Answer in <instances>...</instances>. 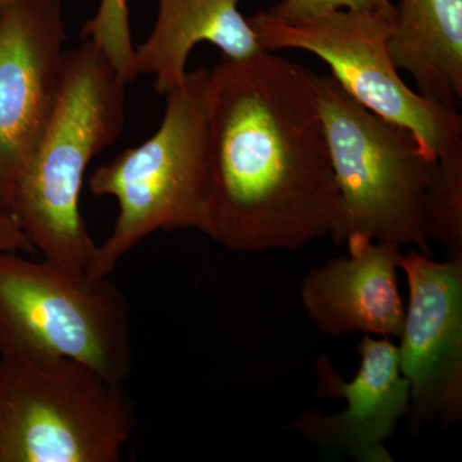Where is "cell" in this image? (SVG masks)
<instances>
[{
  "label": "cell",
  "instance_id": "obj_14",
  "mask_svg": "<svg viewBox=\"0 0 462 462\" xmlns=\"http://www.w3.org/2000/svg\"><path fill=\"white\" fill-rule=\"evenodd\" d=\"M425 225L430 240L462 260V143L436 161L427 194Z\"/></svg>",
  "mask_w": 462,
  "mask_h": 462
},
{
  "label": "cell",
  "instance_id": "obj_8",
  "mask_svg": "<svg viewBox=\"0 0 462 462\" xmlns=\"http://www.w3.org/2000/svg\"><path fill=\"white\" fill-rule=\"evenodd\" d=\"M66 39L60 0H20L0 12V211L56 107Z\"/></svg>",
  "mask_w": 462,
  "mask_h": 462
},
{
  "label": "cell",
  "instance_id": "obj_10",
  "mask_svg": "<svg viewBox=\"0 0 462 462\" xmlns=\"http://www.w3.org/2000/svg\"><path fill=\"white\" fill-rule=\"evenodd\" d=\"M358 354L360 369L352 382H343L327 357L316 364L319 394L345 400V411L324 415L309 410L293 421L291 430L321 448L358 462H392L385 442L410 411V384L398 365L397 346L387 337L364 336Z\"/></svg>",
  "mask_w": 462,
  "mask_h": 462
},
{
  "label": "cell",
  "instance_id": "obj_16",
  "mask_svg": "<svg viewBox=\"0 0 462 462\" xmlns=\"http://www.w3.org/2000/svg\"><path fill=\"white\" fill-rule=\"evenodd\" d=\"M338 9L373 12L391 18L393 23L396 20V5L391 0H281L267 12L282 23H296Z\"/></svg>",
  "mask_w": 462,
  "mask_h": 462
},
{
  "label": "cell",
  "instance_id": "obj_15",
  "mask_svg": "<svg viewBox=\"0 0 462 462\" xmlns=\"http://www.w3.org/2000/svg\"><path fill=\"white\" fill-rule=\"evenodd\" d=\"M81 41L96 44L127 84L138 78L127 0H100L98 11L81 29Z\"/></svg>",
  "mask_w": 462,
  "mask_h": 462
},
{
  "label": "cell",
  "instance_id": "obj_4",
  "mask_svg": "<svg viewBox=\"0 0 462 462\" xmlns=\"http://www.w3.org/2000/svg\"><path fill=\"white\" fill-rule=\"evenodd\" d=\"M319 108L340 196L337 245L354 234L430 256L425 194L436 161L411 133L352 98L333 76L314 72Z\"/></svg>",
  "mask_w": 462,
  "mask_h": 462
},
{
  "label": "cell",
  "instance_id": "obj_12",
  "mask_svg": "<svg viewBox=\"0 0 462 462\" xmlns=\"http://www.w3.org/2000/svg\"><path fill=\"white\" fill-rule=\"evenodd\" d=\"M242 0H158L156 23L147 41L135 48L136 74L154 78L158 96L182 84L191 51L200 42L220 50L223 57L245 60L263 51Z\"/></svg>",
  "mask_w": 462,
  "mask_h": 462
},
{
  "label": "cell",
  "instance_id": "obj_1",
  "mask_svg": "<svg viewBox=\"0 0 462 462\" xmlns=\"http://www.w3.org/2000/svg\"><path fill=\"white\" fill-rule=\"evenodd\" d=\"M206 103L205 236L239 254L291 251L331 236L340 196L314 72L269 51L221 56Z\"/></svg>",
  "mask_w": 462,
  "mask_h": 462
},
{
  "label": "cell",
  "instance_id": "obj_9",
  "mask_svg": "<svg viewBox=\"0 0 462 462\" xmlns=\"http://www.w3.org/2000/svg\"><path fill=\"white\" fill-rule=\"evenodd\" d=\"M406 273L398 365L410 384L413 427L439 416L445 425L462 419V260L436 263L420 251L398 257Z\"/></svg>",
  "mask_w": 462,
  "mask_h": 462
},
{
  "label": "cell",
  "instance_id": "obj_6",
  "mask_svg": "<svg viewBox=\"0 0 462 462\" xmlns=\"http://www.w3.org/2000/svg\"><path fill=\"white\" fill-rule=\"evenodd\" d=\"M136 420L124 384L87 365L0 356V462H118Z\"/></svg>",
  "mask_w": 462,
  "mask_h": 462
},
{
  "label": "cell",
  "instance_id": "obj_11",
  "mask_svg": "<svg viewBox=\"0 0 462 462\" xmlns=\"http://www.w3.org/2000/svg\"><path fill=\"white\" fill-rule=\"evenodd\" d=\"M349 258H334L303 279L300 298L319 331L400 338L404 307L398 291L401 245L354 234Z\"/></svg>",
  "mask_w": 462,
  "mask_h": 462
},
{
  "label": "cell",
  "instance_id": "obj_5",
  "mask_svg": "<svg viewBox=\"0 0 462 462\" xmlns=\"http://www.w3.org/2000/svg\"><path fill=\"white\" fill-rule=\"evenodd\" d=\"M69 358L124 384L133 367L126 294L107 278L0 252V356Z\"/></svg>",
  "mask_w": 462,
  "mask_h": 462
},
{
  "label": "cell",
  "instance_id": "obj_2",
  "mask_svg": "<svg viewBox=\"0 0 462 462\" xmlns=\"http://www.w3.org/2000/svg\"><path fill=\"white\" fill-rule=\"evenodd\" d=\"M127 83L90 41L67 51L56 107L7 212L45 260L89 270L97 251L80 214L93 158L124 129Z\"/></svg>",
  "mask_w": 462,
  "mask_h": 462
},
{
  "label": "cell",
  "instance_id": "obj_3",
  "mask_svg": "<svg viewBox=\"0 0 462 462\" xmlns=\"http://www.w3.org/2000/svg\"><path fill=\"white\" fill-rule=\"evenodd\" d=\"M208 78V69L187 72L182 84L165 96L160 129L91 173V194L118 202L114 229L97 245L88 270L91 275L107 278L123 257L157 231L205 234L211 180Z\"/></svg>",
  "mask_w": 462,
  "mask_h": 462
},
{
  "label": "cell",
  "instance_id": "obj_7",
  "mask_svg": "<svg viewBox=\"0 0 462 462\" xmlns=\"http://www.w3.org/2000/svg\"><path fill=\"white\" fill-rule=\"evenodd\" d=\"M263 51L300 50L321 58L330 75L364 107L400 125L431 160L462 143V117L403 83L389 51L393 20L338 9L296 23L267 11L248 18Z\"/></svg>",
  "mask_w": 462,
  "mask_h": 462
},
{
  "label": "cell",
  "instance_id": "obj_17",
  "mask_svg": "<svg viewBox=\"0 0 462 462\" xmlns=\"http://www.w3.org/2000/svg\"><path fill=\"white\" fill-rule=\"evenodd\" d=\"M0 252L25 254L30 257L38 254L14 217L3 211H0Z\"/></svg>",
  "mask_w": 462,
  "mask_h": 462
},
{
  "label": "cell",
  "instance_id": "obj_13",
  "mask_svg": "<svg viewBox=\"0 0 462 462\" xmlns=\"http://www.w3.org/2000/svg\"><path fill=\"white\" fill-rule=\"evenodd\" d=\"M389 39L419 94L448 108L462 100V0H400Z\"/></svg>",
  "mask_w": 462,
  "mask_h": 462
},
{
  "label": "cell",
  "instance_id": "obj_18",
  "mask_svg": "<svg viewBox=\"0 0 462 462\" xmlns=\"http://www.w3.org/2000/svg\"><path fill=\"white\" fill-rule=\"evenodd\" d=\"M20 0H0V12L5 11L12 5H16Z\"/></svg>",
  "mask_w": 462,
  "mask_h": 462
}]
</instances>
